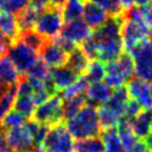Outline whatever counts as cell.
Instances as JSON below:
<instances>
[{"mask_svg":"<svg viewBox=\"0 0 152 152\" xmlns=\"http://www.w3.org/2000/svg\"><path fill=\"white\" fill-rule=\"evenodd\" d=\"M102 141L104 144L105 152H122L123 147L121 143L118 128L105 129L102 133Z\"/></svg>","mask_w":152,"mask_h":152,"instance_id":"obj_23","label":"cell"},{"mask_svg":"<svg viewBox=\"0 0 152 152\" xmlns=\"http://www.w3.org/2000/svg\"><path fill=\"white\" fill-rule=\"evenodd\" d=\"M38 16H39V12L34 10L33 8H30L29 6H27L24 10H21L17 16L20 31L24 33V31H28V30H34Z\"/></svg>","mask_w":152,"mask_h":152,"instance_id":"obj_25","label":"cell"},{"mask_svg":"<svg viewBox=\"0 0 152 152\" xmlns=\"http://www.w3.org/2000/svg\"><path fill=\"white\" fill-rule=\"evenodd\" d=\"M129 97L130 96H129L128 90L124 86L119 87V88H114L110 100L104 105L122 119L124 116V113H125L126 104L130 101Z\"/></svg>","mask_w":152,"mask_h":152,"instance_id":"obj_18","label":"cell"},{"mask_svg":"<svg viewBox=\"0 0 152 152\" xmlns=\"http://www.w3.org/2000/svg\"><path fill=\"white\" fill-rule=\"evenodd\" d=\"M7 139L12 152H30L35 148L33 138L26 124L6 130Z\"/></svg>","mask_w":152,"mask_h":152,"instance_id":"obj_11","label":"cell"},{"mask_svg":"<svg viewBox=\"0 0 152 152\" xmlns=\"http://www.w3.org/2000/svg\"><path fill=\"white\" fill-rule=\"evenodd\" d=\"M122 152H151V150L148 148V145L144 143L143 140H139L138 142H137V144H135L130 151L123 150Z\"/></svg>","mask_w":152,"mask_h":152,"instance_id":"obj_42","label":"cell"},{"mask_svg":"<svg viewBox=\"0 0 152 152\" xmlns=\"http://www.w3.org/2000/svg\"><path fill=\"white\" fill-rule=\"evenodd\" d=\"M138 8L143 23L145 24L148 28L150 29V31L152 34V4L143 6V7H138Z\"/></svg>","mask_w":152,"mask_h":152,"instance_id":"obj_38","label":"cell"},{"mask_svg":"<svg viewBox=\"0 0 152 152\" xmlns=\"http://www.w3.org/2000/svg\"><path fill=\"white\" fill-rule=\"evenodd\" d=\"M133 4L137 7H143V6L152 4V0H133Z\"/></svg>","mask_w":152,"mask_h":152,"instance_id":"obj_44","label":"cell"},{"mask_svg":"<svg viewBox=\"0 0 152 152\" xmlns=\"http://www.w3.org/2000/svg\"><path fill=\"white\" fill-rule=\"evenodd\" d=\"M134 63V74L138 78L152 83V40L139 44L129 53Z\"/></svg>","mask_w":152,"mask_h":152,"instance_id":"obj_6","label":"cell"},{"mask_svg":"<svg viewBox=\"0 0 152 152\" xmlns=\"http://www.w3.org/2000/svg\"><path fill=\"white\" fill-rule=\"evenodd\" d=\"M88 84H90V82L87 81V78L85 76H81L74 84H72L69 87L62 91V96L61 97L63 100H66V99H71V97H74V96H77V95L85 94V91L87 88Z\"/></svg>","mask_w":152,"mask_h":152,"instance_id":"obj_32","label":"cell"},{"mask_svg":"<svg viewBox=\"0 0 152 152\" xmlns=\"http://www.w3.org/2000/svg\"><path fill=\"white\" fill-rule=\"evenodd\" d=\"M88 64H90V59L81 47H76L73 52L68 54V59H67L66 65L68 67H71L77 75H84L86 73L87 67H88Z\"/></svg>","mask_w":152,"mask_h":152,"instance_id":"obj_20","label":"cell"},{"mask_svg":"<svg viewBox=\"0 0 152 152\" xmlns=\"http://www.w3.org/2000/svg\"><path fill=\"white\" fill-rule=\"evenodd\" d=\"M81 76L67 65L55 67L50 71V81L56 91H63L74 84Z\"/></svg>","mask_w":152,"mask_h":152,"instance_id":"obj_14","label":"cell"},{"mask_svg":"<svg viewBox=\"0 0 152 152\" xmlns=\"http://www.w3.org/2000/svg\"><path fill=\"white\" fill-rule=\"evenodd\" d=\"M28 6L40 14L42 11H44L50 6V2H49V0H29Z\"/></svg>","mask_w":152,"mask_h":152,"instance_id":"obj_39","label":"cell"},{"mask_svg":"<svg viewBox=\"0 0 152 152\" xmlns=\"http://www.w3.org/2000/svg\"><path fill=\"white\" fill-rule=\"evenodd\" d=\"M109 17V14L103 8H101L100 6H97L91 0L85 1L83 18L91 28H99L101 25H103L107 20Z\"/></svg>","mask_w":152,"mask_h":152,"instance_id":"obj_16","label":"cell"},{"mask_svg":"<svg viewBox=\"0 0 152 152\" xmlns=\"http://www.w3.org/2000/svg\"><path fill=\"white\" fill-rule=\"evenodd\" d=\"M50 77V71L49 67L43 62L38 59L36 64L34 65L28 72H27V80L30 83H36V82H47Z\"/></svg>","mask_w":152,"mask_h":152,"instance_id":"obj_26","label":"cell"},{"mask_svg":"<svg viewBox=\"0 0 152 152\" xmlns=\"http://www.w3.org/2000/svg\"><path fill=\"white\" fill-rule=\"evenodd\" d=\"M0 29L4 33L10 44L19 40L20 38V28H19L17 17L12 14L0 11Z\"/></svg>","mask_w":152,"mask_h":152,"instance_id":"obj_17","label":"cell"},{"mask_svg":"<svg viewBox=\"0 0 152 152\" xmlns=\"http://www.w3.org/2000/svg\"><path fill=\"white\" fill-rule=\"evenodd\" d=\"M26 126H27L28 131L30 132L34 144L37 145V147H40L43 141L46 138V135H47L49 126L45 125V124L39 123L37 121H35V120L29 121L28 123H26Z\"/></svg>","mask_w":152,"mask_h":152,"instance_id":"obj_30","label":"cell"},{"mask_svg":"<svg viewBox=\"0 0 152 152\" xmlns=\"http://www.w3.org/2000/svg\"><path fill=\"white\" fill-rule=\"evenodd\" d=\"M10 45H11L10 42L7 39V37L4 35V33H2L1 29H0V57L4 56L6 53H7Z\"/></svg>","mask_w":152,"mask_h":152,"instance_id":"obj_41","label":"cell"},{"mask_svg":"<svg viewBox=\"0 0 152 152\" xmlns=\"http://www.w3.org/2000/svg\"><path fill=\"white\" fill-rule=\"evenodd\" d=\"M19 39H20L23 43L26 44L27 46L35 49L37 53L39 52V49L42 48L43 44L45 43V39H44L40 35H38L35 30H28V31L21 33Z\"/></svg>","mask_w":152,"mask_h":152,"instance_id":"obj_33","label":"cell"},{"mask_svg":"<svg viewBox=\"0 0 152 152\" xmlns=\"http://www.w3.org/2000/svg\"><path fill=\"white\" fill-rule=\"evenodd\" d=\"M74 138L62 122L49 128L40 147L47 152H74Z\"/></svg>","mask_w":152,"mask_h":152,"instance_id":"obj_5","label":"cell"},{"mask_svg":"<svg viewBox=\"0 0 152 152\" xmlns=\"http://www.w3.org/2000/svg\"><path fill=\"white\" fill-rule=\"evenodd\" d=\"M129 96L137 102L143 111H152V83L141 78H132L128 82Z\"/></svg>","mask_w":152,"mask_h":152,"instance_id":"obj_9","label":"cell"},{"mask_svg":"<svg viewBox=\"0 0 152 152\" xmlns=\"http://www.w3.org/2000/svg\"><path fill=\"white\" fill-rule=\"evenodd\" d=\"M143 110L141 109V106L137 103V102H134L133 100H130L128 102V104H126V109H125V113H124V116L122 119L124 120H128V121H131L133 120L137 115L142 112Z\"/></svg>","mask_w":152,"mask_h":152,"instance_id":"obj_37","label":"cell"},{"mask_svg":"<svg viewBox=\"0 0 152 152\" xmlns=\"http://www.w3.org/2000/svg\"><path fill=\"white\" fill-rule=\"evenodd\" d=\"M91 1H93L97 6H100L101 8H103L111 16L123 14V10L121 9V6H120L118 0H91Z\"/></svg>","mask_w":152,"mask_h":152,"instance_id":"obj_36","label":"cell"},{"mask_svg":"<svg viewBox=\"0 0 152 152\" xmlns=\"http://www.w3.org/2000/svg\"><path fill=\"white\" fill-rule=\"evenodd\" d=\"M30 152H47V151H46L43 147H37V148H34Z\"/></svg>","mask_w":152,"mask_h":152,"instance_id":"obj_47","label":"cell"},{"mask_svg":"<svg viewBox=\"0 0 152 152\" xmlns=\"http://www.w3.org/2000/svg\"><path fill=\"white\" fill-rule=\"evenodd\" d=\"M65 1H66V0H49L50 5L56 6V7H59V8H62L63 5L65 4Z\"/></svg>","mask_w":152,"mask_h":152,"instance_id":"obj_46","label":"cell"},{"mask_svg":"<svg viewBox=\"0 0 152 152\" xmlns=\"http://www.w3.org/2000/svg\"><path fill=\"white\" fill-rule=\"evenodd\" d=\"M123 23H122V42L124 49L130 53L139 44L145 42L151 37V31L143 23L138 7H132L122 14Z\"/></svg>","mask_w":152,"mask_h":152,"instance_id":"obj_1","label":"cell"},{"mask_svg":"<svg viewBox=\"0 0 152 152\" xmlns=\"http://www.w3.org/2000/svg\"><path fill=\"white\" fill-rule=\"evenodd\" d=\"M0 152H12L9 143H8L6 129L2 128L1 124H0Z\"/></svg>","mask_w":152,"mask_h":152,"instance_id":"obj_40","label":"cell"},{"mask_svg":"<svg viewBox=\"0 0 152 152\" xmlns=\"http://www.w3.org/2000/svg\"><path fill=\"white\" fill-rule=\"evenodd\" d=\"M29 0H0V11L18 15L28 6Z\"/></svg>","mask_w":152,"mask_h":152,"instance_id":"obj_34","label":"cell"},{"mask_svg":"<svg viewBox=\"0 0 152 152\" xmlns=\"http://www.w3.org/2000/svg\"><path fill=\"white\" fill-rule=\"evenodd\" d=\"M16 92H17V85L9 87L8 90H6L4 93L0 94V123L6 116V114L11 111V107H14Z\"/></svg>","mask_w":152,"mask_h":152,"instance_id":"obj_31","label":"cell"},{"mask_svg":"<svg viewBox=\"0 0 152 152\" xmlns=\"http://www.w3.org/2000/svg\"><path fill=\"white\" fill-rule=\"evenodd\" d=\"M90 83L102 82L105 77V65L100 59H92L90 61L88 67L84 74Z\"/></svg>","mask_w":152,"mask_h":152,"instance_id":"obj_29","label":"cell"},{"mask_svg":"<svg viewBox=\"0 0 152 152\" xmlns=\"http://www.w3.org/2000/svg\"><path fill=\"white\" fill-rule=\"evenodd\" d=\"M66 128L76 140L97 137L101 132L97 109L93 105L86 104L72 119L67 120Z\"/></svg>","mask_w":152,"mask_h":152,"instance_id":"obj_2","label":"cell"},{"mask_svg":"<svg viewBox=\"0 0 152 152\" xmlns=\"http://www.w3.org/2000/svg\"><path fill=\"white\" fill-rule=\"evenodd\" d=\"M113 90L105 82H94L90 83L85 91L86 102L88 101L93 106L104 105L110 100Z\"/></svg>","mask_w":152,"mask_h":152,"instance_id":"obj_13","label":"cell"},{"mask_svg":"<svg viewBox=\"0 0 152 152\" xmlns=\"http://www.w3.org/2000/svg\"><path fill=\"white\" fill-rule=\"evenodd\" d=\"M133 133L138 139H144L152 131L151 111H142L133 120L130 121Z\"/></svg>","mask_w":152,"mask_h":152,"instance_id":"obj_19","label":"cell"},{"mask_svg":"<svg viewBox=\"0 0 152 152\" xmlns=\"http://www.w3.org/2000/svg\"><path fill=\"white\" fill-rule=\"evenodd\" d=\"M85 0H66L62 7L64 20L73 21L78 20L83 17Z\"/></svg>","mask_w":152,"mask_h":152,"instance_id":"obj_22","label":"cell"},{"mask_svg":"<svg viewBox=\"0 0 152 152\" xmlns=\"http://www.w3.org/2000/svg\"><path fill=\"white\" fill-rule=\"evenodd\" d=\"M20 81V73L8 56L0 57V87L9 88L16 86Z\"/></svg>","mask_w":152,"mask_h":152,"instance_id":"obj_15","label":"cell"},{"mask_svg":"<svg viewBox=\"0 0 152 152\" xmlns=\"http://www.w3.org/2000/svg\"><path fill=\"white\" fill-rule=\"evenodd\" d=\"M33 118L35 121L53 126L63 121V99L58 95H53L35 110Z\"/></svg>","mask_w":152,"mask_h":152,"instance_id":"obj_7","label":"cell"},{"mask_svg":"<svg viewBox=\"0 0 152 152\" xmlns=\"http://www.w3.org/2000/svg\"><path fill=\"white\" fill-rule=\"evenodd\" d=\"M86 105V99L84 95H77L71 99L63 101V118L66 120L72 119Z\"/></svg>","mask_w":152,"mask_h":152,"instance_id":"obj_24","label":"cell"},{"mask_svg":"<svg viewBox=\"0 0 152 152\" xmlns=\"http://www.w3.org/2000/svg\"><path fill=\"white\" fill-rule=\"evenodd\" d=\"M74 152H105L102 139L99 137L77 140L74 145Z\"/></svg>","mask_w":152,"mask_h":152,"instance_id":"obj_27","label":"cell"},{"mask_svg":"<svg viewBox=\"0 0 152 152\" xmlns=\"http://www.w3.org/2000/svg\"><path fill=\"white\" fill-rule=\"evenodd\" d=\"M92 28L86 24L84 20L78 19V20H73V21H67L64 25L62 31L59 36L66 38L71 40L72 43L75 45H82L86 39L92 36Z\"/></svg>","mask_w":152,"mask_h":152,"instance_id":"obj_12","label":"cell"},{"mask_svg":"<svg viewBox=\"0 0 152 152\" xmlns=\"http://www.w3.org/2000/svg\"><path fill=\"white\" fill-rule=\"evenodd\" d=\"M119 1L120 6H121V9L124 11H126L128 9H130V8H132L133 7V0H118Z\"/></svg>","mask_w":152,"mask_h":152,"instance_id":"obj_43","label":"cell"},{"mask_svg":"<svg viewBox=\"0 0 152 152\" xmlns=\"http://www.w3.org/2000/svg\"><path fill=\"white\" fill-rule=\"evenodd\" d=\"M7 56L19 73H27L38 61V53L20 39L10 45L7 50Z\"/></svg>","mask_w":152,"mask_h":152,"instance_id":"obj_8","label":"cell"},{"mask_svg":"<svg viewBox=\"0 0 152 152\" xmlns=\"http://www.w3.org/2000/svg\"><path fill=\"white\" fill-rule=\"evenodd\" d=\"M97 115H99L101 129H103V130L110 128H116L121 120L119 115H116L114 112L107 109L105 105H101L97 109Z\"/></svg>","mask_w":152,"mask_h":152,"instance_id":"obj_28","label":"cell"},{"mask_svg":"<svg viewBox=\"0 0 152 152\" xmlns=\"http://www.w3.org/2000/svg\"><path fill=\"white\" fill-rule=\"evenodd\" d=\"M134 75V63L129 53L105 65V83L114 90L119 88L132 80Z\"/></svg>","mask_w":152,"mask_h":152,"instance_id":"obj_3","label":"cell"},{"mask_svg":"<svg viewBox=\"0 0 152 152\" xmlns=\"http://www.w3.org/2000/svg\"><path fill=\"white\" fill-rule=\"evenodd\" d=\"M37 104L33 95H16L14 102V110L20 113L25 119L31 118L35 113Z\"/></svg>","mask_w":152,"mask_h":152,"instance_id":"obj_21","label":"cell"},{"mask_svg":"<svg viewBox=\"0 0 152 152\" xmlns=\"http://www.w3.org/2000/svg\"><path fill=\"white\" fill-rule=\"evenodd\" d=\"M143 141H144V143L147 144L148 148H149L152 152V131L149 133V135H148V137H145V138L143 139Z\"/></svg>","mask_w":152,"mask_h":152,"instance_id":"obj_45","label":"cell"},{"mask_svg":"<svg viewBox=\"0 0 152 152\" xmlns=\"http://www.w3.org/2000/svg\"><path fill=\"white\" fill-rule=\"evenodd\" d=\"M64 21L62 8L50 5L39 14L34 30L45 40H53L58 34H61Z\"/></svg>","mask_w":152,"mask_h":152,"instance_id":"obj_4","label":"cell"},{"mask_svg":"<svg viewBox=\"0 0 152 152\" xmlns=\"http://www.w3.org/2000/svg\"><path fill=\"white\" fill-rule=\"evenodd\" d=\"M25 119L24 116L20 113H18L17 111L15 110H11L8 113L6 114V116L4 118V120L1 121V126L5 128L6 130L8 129H12V128H18V126H21L25 124Z\"/></svg>","mask_w":152,"mask_h":152,"instance_id":"obj_35","label":"cell"},{"mask_svg":"<svg viewBox=\"0 0 152 152\" xmlns=\"http://www.w3.org/2000/svg\"><path fill=\"white\" fill-rule=\"evenodd\" d=\"M38 53L42 57V61L48 67L53 68L66 65L68 59V53L65 52L54 39L45 40Z\"/></svg>","mask_w":152,"mask_h":152,"instance_id":"obj_10","label":"cell"}]
</instances>
